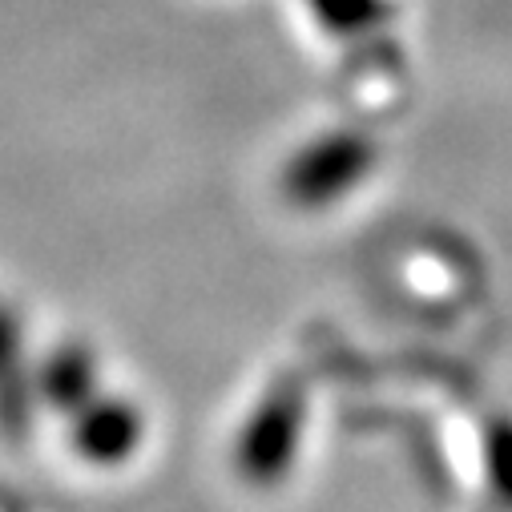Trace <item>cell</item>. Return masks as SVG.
<instances>
[{
	"instance_id": "obj_1",
	"label": "cell",
	"mask_w": 512,
	"mask_h": 512,
	"mask_svg": "<svg viewBox=\"0 0 512 512\" xmlns=\"http://www.w3.org/2000/svg\"><path fill=\"white\" fill-rule=\"evenodd\" d=\"M142 436L138 412L130 404L117 400H89L85 408H77V424H73V444L85 460L93 464H117L134 452Z\"/></svg>"
},
{
	"instance_id": "obj_2",
	"label": "cell",
	"mask_w": 512,
	"mask_h": 512,
	"mask_svg": "<svg viewBox=\"0 0 512 512\" xmlns=\"http://www.w3.org/2000/svg\"><path fill=\"white\" fill-rule=\"evenodd\" d=\"M93 388V367L77 347H61L41 367V396L53 408H85Z\"/></svg>"
},
{
	"instance_id": "obj_3",
	"label": "cell",
	"mask_w": 512,
	"mask_h": 512,
	"mask_svg": "<svg viewBox=\"0 0 512 512\" xmlns=\"http://www.w3.org/2000/svg\"><path fill=\"white\" fill-rule=\"evenodd\" d=\"M17 351H21V327H17L13 311H9L5 303H0V375L13 371Z\"/></svg>"
}]
</instances>
